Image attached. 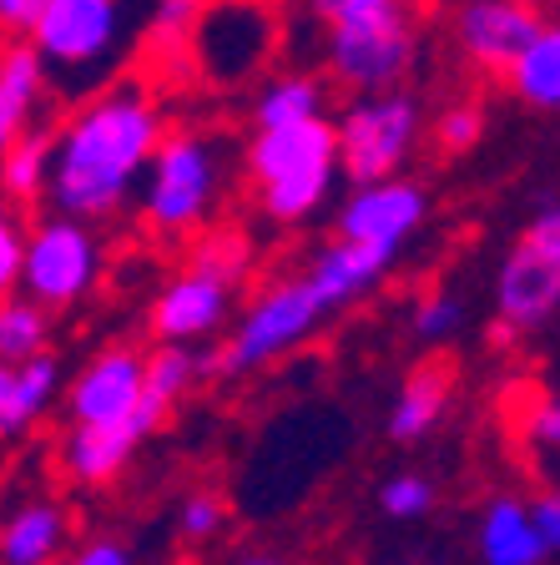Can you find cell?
I'll return each instance as SVG.
<instances>
[{
  "mask_svg": "<svg viewBox=\"0 0 560 565\" xmlns=\"http://www.w3.org/2000/svg\"><path fill=\"white\" fill-rule=\"evenodd\" d=\"M157 141H162V111L152 96L131 82L102 86L82 96L51 137V172L41 198L66 217L112 223L137 198Z\"/></svg>",
  "mask_w": 560,
  "mask_h": 565,
  "instance_id": "6da1fadb",
  "label": "cell"
},
{
  "mask_svg": "<svg viewBox=\"0 0 560 565\" xmlns=\"http://www.w3.org/2000/svg\"><path fill=\"white\" fill-rule=\"evenodd\" d=\"M127 41V0H46L25 31L46 86L66 102L102 92L112 71L121 66Z\"/></svg>",
  "mask_w": 560,
  "mask_h": 565,
  "instance_id": "7a4b0ae2",
  "label": "cell"
},
{
  "mask_svg": "<svg viewBox=\"0 0 560 565\" xmlns=\"http://www.w3.org/2000/svg\"><path fill=\"white\" fill-rule=\"evenodd\" d=\"M324 21L328 76L349 92H389L414 66V25L404 0H308Z\"/></svg>",
  "mask_w": 560,
  "mask_h": 565,
  "instance_id": "3957f363",
  "label": "cell"
},
{
  "mask_svg": "<svg viewBox=\"0 0 560 565\" xmlns=\"http://www.w3.org/2000/svg\"><path fill=\"white\" fill-rule=\"evenodd\" d=\"M247 177L257 188V207L273 223H304L324 207L334 177H339V141L334 121L308 117L293 127H257L247 141Z\"/></svg>",
  "mask_w": 560,
  "mask_h": 565,
  "instance_id": "277c9868",
  "label": "cell"
},
{
  "mask_svg": "<svg viewBox=\"0 0 560 565\" xmlns=\"http://www.w3.org/2000/svg\"><path fill=\"white\" fill-rule=\"evenodd\" d=\"M137 192L152 233H198L222 198V147L202 131H162Z\"/></svg>",
  "mask_w": 560,
  "mask_h": 565,
  "instance_id": "5b68a950",
  "label": "cell"
},
{
  "mask_svg": "<svg viewBox=\"0 0 560 565\" xmlns=\"http://www.w3.org/2000/svg\"><path fill=\"white\" fill-rule=\"evenodd\" d=\"M328 308L318 303V294L308 288V278H283L268 282L253 303L243 308V318L233 323V333L222 339L218 353H202V374L218 379H237V374H257V369L278 364L283 353L304 349L318 333Z\"/></svg>",
  "mask_w": 560,
  "mask_h": 565,
  "instance_id": "8992f818",
  "label": "cell"
},
{
  "mask_svg": "<svg viewBox=\"0 0 560 565\" xmlns=\"http://www.w3.org/2000/svg\"><path fill=\"white\" fill-rule=\"evenodd\" d=\"M187 46L202 82H212L218 92L247 86L278 51V11L268 0H208L198 25L187 31Z\"/></svg>",
  "mask_w": 560,
  "mask_h": 565,
  "instance_id": "52a82bcc",
  "label": "cell"
},
{
  "mask_svg": "<svg viewBox=\"0 0 560 565\" xmlns=\"http://www.w3.org/2000/svg\"><path fill=\"white\" fill-rule=\"evenodd\" d=\"M102 237L96 223L82 217H66V212H51L25 233V258H21V288L25 298H35L41 308H71L82 303L86 294L102 278Z\"/></svg>",
  "mask_w": 560,
  "mask_h": 565,
  "instance_id": "ba28073f",
  "label": "cell"
},
{
  "mask_svg": "<svg viewBox=\"0 0 560 565\" xmlns=\"http://www.w3.org/2000/svg\"><path fill=\"white\" fill-rule=\"evenodd\" d=\"M339 141V172L349 182L394 177L420 147V102L409 92H363L359 102L334 121Z\"/></svg>",
  "mask_w": 560,
  "mask_h": 565,
  "instance_id": "9c48e42d",
  "label": "cell"
},
{
  "mask_svg": "<svg viewBox=\"0 0 560 565\" xmlns=\"http://www.w3.org/2000/svg\"><path fill=\"white\" fill-rule=\"evenodd\" d=\"M430 198L420 182L409 177H373V182H353V198L339 207V237L353 243H379V247H404L420 233Z\"/></svg>",
  "mask_w": 560,
  "mask_h": 565,
  "instance_id": "30bf717a",
  "label": "cell"
},
{
  "mask_svg": "<svg viewBox=\"0 0 560 565\" xmlns=\"http://www.w3.org/2000/svg\"><path fill=\"white\" fill-rule=\"evenodd\" d=\"M147 384H141V353L127 343L92 353L86 369L66 388V419L71 424H121L141 414Z\"/></svg>",
  "mask_w": 560,
  "mask_h": 565,
  "instance_id": "8fae6325",
  "label": "cell"
},
{
  "mask_svg": "<svg viewBox=\"0 0 560 565\" xmlns=\"http://www.w3.org/2000/svg\"><path fill=\"white\" fill-rule=\"evenodd\" d=\"M560 308V253L536 247L530 237L510 247V258L495 273V313H500L505 333H530L540 329Z\"/></svg>",
  "mask_w": 560,
  "mask_h": 565,
  "instance_id": "7c38bea8",
  "label": "cell"
},
{
  "mask_svg": "<svg viewBox=\"0 0 560 565\" xmlns=\"http://www.w3.org/2000/svg\"><path fill=\"white\" fill-rule=\"evenodd\" d=\"M540 31V11L526 0H465L455 11V41L469 66L505 76L510 61L530 46Z\"/></svg>",
  "mask_w": 560,
  "mask_h": 565,
  "instance_id": "4fadbf2b",
  "label": "cell"
},
{
  "mask_svg": "<svg viewBox=\"0 0 560 565\" xmlns=\"http://www.w3.org/2000/svg\"><path fill=\"white\" fill-rule=\"evenodd\" d=\"M162 404L147 399L141 414L121 424H71L66 439H61V470L76 484H106L127 470V459L137 455V445L162 424Z\"/></svg>",
  "mask_w": 560,
  "mask_h": 565,
  "instance_id": "5bb4252c",
  "label": "cell"
},
{
  "mask_svg": "<svg viewBox=\"0 0 560 565\" xmlns=\"http://www.w3.org/2000/svg\"><path fill=\"white\" fill-rule=\"evenodd\" d=\"M228 313H233V282L192 263V268L177 273L162 294H157L152 333L172 343H198L208 333H218L228 323Z\"/></svg>",
  "mask_w": 560,
  "mask_h": 565,
  "instance_id": "9a60e30c",
  "label": "cell"
},
{
  "mask_svg": "<svg viewBox=\"0 0 560 565\" xmlns=\"http://www.w3.org/2000/svg\"><path fill=\"white\" fill-rule=\"evenodd\" d=\"M399 247H379V243H353V237H334L324 253H314L308 263V288L318 294L324 308H349L359 303L369 288L384 282V273L394 268Z\"/></svg>",
  "mask_w": 560,
  "mask_h": 565,
  "instance_id": "2e32d148",
  "label": "cell"
},
{
  "mask_svg": "<svg viewBox=\"0 0 560 565\" xmlns=\"http://www.w3.org/2000/svg\"><path fill=\"white\" fill-rule=\"evenodd\" d=\"M71 541V515L56 500H31L0 525V565H61Z\"/></svg>",
  "mask_w": 560,
  "mask_h": 565,
  "instance_id": "e0dca14e",
  "label": "cell"
},
{
  "mask_svg": "<svg viewBox=\"0 0 560 565\" xmlns=\"http://www.w3.org/2000/svg\"><path fill=\"white\" fill-rule=\"evenodd\" d=\"M46 96H51V86H46V71H41L35 51L25 46V41L0 46V152H6L25 127H35Z\"/></svg>",
  "mask_w": 560,
  "mask_h": 565,
  "instance_id": "ac0fdd59",
  "label": "cell"
},
{
  "mask_svg": "<svg viewBox=\"0 0 560 565\" xmlns=\"http://www.w3.org/2000/svg\"><path fill=\"white\" fill-rule=\"evenodd\" d=\"M479 561L485 565H546V545H540L536 525H530L526 500L500 494L479 510Z\"/></svg>",
  "mask_w": 560,
  "mask_h": 565,
  "instance_id": "d6986e66",
  "label": "cell"
},
{
  "mask_svg": "<svg viewBox=\"0 0 560 565\" xmlns=\"http://www.w3.org/2000/svg\"><path fill=\"white\" fill-rule=\"evenodd\" d=\"M450 388H455V374L450 364H420L414 374L399 384L394 404H389V439L399 445H414L444 419V404H450Z\"/></svg>",
  "mask_w": 560,
  "mask_h": 565,
  "instance_id": "ffe728a7",
  "label": "cell"
},
{
  "mask_svg": "<svg viewBox=\"0 0 560 565\" xmlns=\"http://www.w3.org/2000/svg\"><path fill=\"white\" fill-rule=\"evenodd\" d=\"M505 86H510L515 102L536 106V111H560V21L530 35V46L510 61L505 71Z\"/></svg>",
  "mask_w": 560,
  "mask_h": 565,
  "instance_id": "44dd1931",
  "label": "cell"
},
{
  "mask_svg": "<svg viewBox=\"0 0 560 565\" xmlns=\"http://www.w3.org/2000/svg\"><path fill=\"white\" fill-rule=\"evenodd\" d=\"M46 172H51V131L25 127L21 137L0 152V198L35 202L46 192Z\"/></svg>",
  "mask_w": 560,
  "mask_h": 565,
  "instance_id": "7402d4cb",
  "label": "cell"
},
{
  "mask_svg": "<svg viewBox=\"0 0 560 565\" xmlns=\"http://www.w3.org/2000/svg\"><path fill=\"white\" fill-rule=\"evenodd\" d=\"M324 117V86L304 71H283L273 82H263L253 102V121L257 127H293V121Z\"/></svg>",
  "mask_w": 560,
  "mask_h": 565,
  "instance_id": "603a6c76",
  "label": "cell"
},
{
  "mask_svg": "<svg viewBox=\"0 0 560 565\" xmlns=\"http://www.w3.org/2000/svg\"><path fill=\"white\" fill-rule=\"evenodd\" d=\"M198 379H202V353H192V343L157 339L152 353H141V384H147V399H157L162 409H172Z\"/></svg>",
  "mask_w": 560,
  "mask_h": 565,
  "instance_id": "cb8c5ba5",
  "label": "cell"
},
{
  "mask_svg": "<svg viewBox=\"0 0 560 565\" xmlns=\"http://www.w3.org/2000/svg\"><path fill=\"white\" fill-rule=\"evenodd\" d=\"M51 339V308H41L25 294H0V359L25 364L35 353H46Z\"/></svg>",
  "mask_w": 560,
  "mask_h": 565,
  "instance_id": "d4e9b609",
  "label": "cell"
},
{
  "mask_svg": "<svg viewBox=\"0 0 560 565\" xmlns=\"http://www.w3.org/2000/svg\"><path fill=\"white\" fill-rule=\"evenodd\" d=\"M61 388V364L56 353H35V359H25V364H15V384H11V429L21 435V429H31L41 414L51 409V399H56Z\"/></svg>",
  "mask_w": 560,
  "mask_h": 565,
  "instance_id": "484cf974",
  "label": "cell"
},
{
  "mask_svg": "<svg viewBox=\"0 0 560 565\" xmlns=\"http://www.w3.org/2000/svg\"><path fill=\"white\" fill-rule=\"evenodd\" d=\"M434 500H440V494H434V480H424V475H414V470H404V475L379 484V510H384L389 520H420L434 510Z\"/></svg>",
  "mask_w": 560,
  "mask_h": 565,
  "instance_id": "4316f807",
  "label": "cell"
},
{
  "mask_svg": "<svg viewBox=\"0 0 560 565\" xmlns=\"http://www.w3.org/2000/svg\"><path fill=\"white\" fill-rule=\"evenodd\" d=\"M409 323H414V339L440 343L465 323V303H459L455 294H424L420 303H414V313H409Z\"/></svg>",
  "mask_w": 560,
  "mask_h": 565,
  "instance_id": "83f0119b",
  "label": "cell"
},
{
  "mask_svg": "<svg viewBox=\"0 0 560 565\" xmlns=\"http://www.w3.org/2000/svg\"><path fill=\"white\" fill-rule=\"evenodd\" d=\"M222 525H228V505H222V494H212V490L187 494L182 510H177V535H182V541H192V545L212 541Z\"/></svg>",
  "mask_w": 560,
  "mask_h": 565,
  "instance_id": "f1b7e54d",
  "label": "cell"
},
{
  "mask_svg": "<svg viewBox=\"0 0 560 565\" xmlns=\"http://www.w3.org/2000/svg\"><path fill=\"white\" fill-rule=\"evenodd\" d=\"M479 131H485V117H479V106L475 102H459L450 106L440 121H434V141H440V152H469L479 141Z\"/></svg>",
  "mask_w": 560,
  "mask_h": 565,
  "instance_id": "f546056e",
  "label": "cell"
},
{
  "mask_svg": "<svg viewBox=\"0 0 560 565\" xmlns=\"http://www.w3.org/2000/svg\"><path fill=\"white\" fill-rule=\"evenodd\" d=\"M198 268L218 273V278H228L237 288L247 273V243L237 233H222V237H208V243L198 247Z\"/></svg>",
  "mask_w": 560,
  "mask_h": 565,
  "instance_id": "4dcf8cb0",
  "label": "cell"
},
{
  "mask_svg": "<svg viewBox=\"0 0 560 565\" xmlns=\"http://www.w3.org/2000/svg\"><path fill=\"white\" fill-rule=\"evenodd\" d=\"M202 6H208V0H157L152 6V41H167V46L187 41V31L198 25Z\"/></svg>",
  "mask_w": 560,
  "mask_h": 565,
  "instance_id": "1f68e13d",
  "label": "cell"
},
{
  "mask_svg": "<svg viewBox=\"0 0 560 565\" xmlns=\"http://www.w3.org/2000/svg\"><path fill=\"white\" fill-rule=\"evenodd\" d=\"M21 258H25V233L15 217H0V294H15L21 282Z\"/></svg>",
  "mask_w": 560,
  "mask_h": 565,
  "instance_id": "d6a6232c",
  "label": "cell"
},
{
  "mask_svg": "<svg viewBox=\"0 0 560 565\" xmlns=\"http://www.w3.org/2000/svg\"><path fill=\"white\" fill-rule=\"evenodd\" d=\"M526 510H530V525H536L546 555H560V490H540Z\"/></svg>",
  "mask_w": 560,
  "mask_h": 565,
  "instance_id": "836d02e7",
  "label": "cell"
},
{
  "mask_svg": "<svg viewBox=\"0 0 560 565\" xmlns=\"http://www.w3.org/2000/svg\"><path fill=\"white\" fill-rule=\"evenodd\" d=\"M526 435L536 439L540 449H560V399H540L526 419Z\"/></svg>",
  "mask_w": 560,
  "mask_h": 565,
  "instance_id": "e575fe53",
  "label": "cell"
},
{
  "mask_svg": "<svg viewBox=\"0 0 560 565\" xmlns=\"http://www.w3.org/2000/svg\"><path fill=\"white\" fill-rule=\"evenodd\" d=\"M61 565H137V561H131V551L121 541H86V545H76Z\"/></svg>",
  "mask_w": 560,
  "mask_h": 565,
  "instance_id": "d590c367",
  "label": "cell"
},
{
  "mask_svg": "<svg viewBox=\"0 0 560 565\" xmlns=\"http://www.w3.org/2000/svg\"><path fill=\"white\" fill-rule=\"evenodd\" d=\"M41 6H46V0H0V31L25 35L31 31V21L41 15Z\"/></svg>",
  "mask_w": 560,
  "mask_h": 565,
  "instance_id": "8d00e7d4",
  "label": "cell"
},
{
  "mask_svg": "<svg viewBox=\"0 0 560 565\" xmlns=\"http://www.w3.org/2000/svg\"><path fill=\"white\" fill-rule=\"evenodd\" d=\"M11 384H15V364L0 359V439H11Z\"/></svg>",
  "mask_w": 560,
  "mask_h": 565,
  "instance_id": "74e56055",
  "label": "cell"
},
{
  "mask_svg": "<svg viewBox=\"0 0 560 565\" xmlns=\"http://www.w3.org/2000/svg\"><path fill=\"white\" fill-rule=\"evenodd\" d=\"M233 565H288V561H278V555H243V561H233Z\"/></svg>",
  "mask_w": 560,
  "mask_h": 565,
  "instance_id": "f35d334b",
  "label": "cell"
},
{
  "mask_svg": "<svg viewBox=\"0 0 560 565\" xmlns=\"http://www.w3.org/2000/svg\"><path fill=\"white\" fill-rule=\"evenodd\" d=\"M526 6H536V11H546V6H560V0H526Z\"/></svg>",
  "mask_w": 560,
  "mask_h": 565,
  "instance_id": "ab89813d",
  "label": "cell"
},
{
  "mask_svg": "<svg viewBox=\"0 0 560 565\" xmlns=\"http://www.w3.org/2000/svg\"><path fill=\"white\" fill-rule=\"evenodd\" d=\"M0 217H11V202H6V198H0Z\"/></svg>",
  "mask_w": 560,
  "mask_h": 565,
  "instance_id": "60d3db41",
  "label": "cell"
}]
</instances>
